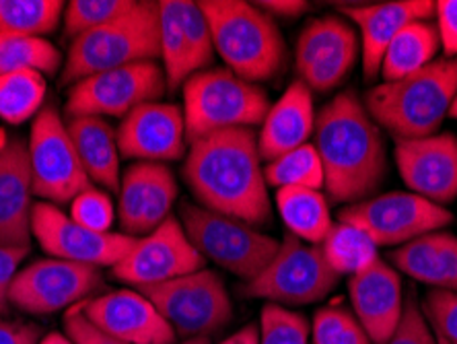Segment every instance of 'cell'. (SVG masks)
<instances>
[{"label":"cell","mask_w":457,"mask_h":344,"mask_svg":"<svg viewBox=\"0 0 457 344\" xmlns=\"http://www.w3.org/2000/svg\"><path fill=\"white\" fill-rule=\"evenodd\" d=\"M312 344H373L365 328L346 307L330 306L315 312Z\"/></svg>","instance_id":"37"},{"label":"cell","mask_w":457,"mask_h":344,"mask_svg":"<svg viewBox=\"0 0 457 344\" xmlns=\"http://www.w3.org/2000/svg\"><path fill=\"white\" fill-rule=\"evenodd\" d=\"M137 0H71L64 9V33L75 39L122 17Z\"/></svg>","instance_id":"36"},{"label":"cell","mask_w":457,"mask_h":344,"mask_svg":"<svg viewBox=\"0 0 457 344\" xmlns=\"http://www.w3.org/2000/svg\"><path fill=\"white\" fill-rule=\"evenodd\" d=\"M436 336V334H435ZM436 340H439V344H447L445 340H443V339H439V336H436Z\"/></svg>","instance_id":"53"},{"label":"cell","mask_w":457,"mask_h":344,"mask_svg":"<svg viewBox=\"0 0 457 344\" xmlns=\"http://www.w3.org/2000/svg\"><path fill=\"white\" fill-rule=\"evenodd\" d=\"M425 314L439 339L457 344V293L431 289L425 299Z\"/></svg>","instance_id":"42"},{"label":"cell","mask_w":457,"mask_h":344,"mask_svg":"<svg viewBox=\"0 0 457 344\" xmlns=\"http://www.w3.org/2000/svg\"><path fill=\"white\" fill-rule=\"evenodd\" d=\"M395 165L416 197L445 206L457 198V138L452 132L398 140Z\"/></svg>","instance_id":"16"},{"label":"cell","mask_w":457,"mask_h":344,"mask_svg":"<svg viewBox=\"0 0 457 344\" xmlns=\"http://www.w3.org/2000/svg\"><path fill=\"white\" fill-rule=\"evenodd\" d=\"M159 29H161V60L167 79V89L176 91L184 87V29L179 21L178 0L159 3Z\"/></svg>","instance_id":"34"},{"label":"cell","mask_w":457,"mask_h":344,"mask_svg":"<svg viewBox=\"0 0 457 344\" xmlns=\"http://www.w3.org/2000/svg\"><path fill=\"white\" fill-rule=\"evenodd\" d=\"M321 252L334 273L354 276L367 271L375 260H379L378 246L367 233L346 222H336L321 241Z\"/></svg>","instance_id":"29"},{"label":"cell","mask_w":457,"mask_h":344,"mask_svg":"<svg viewBox=\"0 0 457 344\" xmlns=\"http://www.w3.org/2000/svg\"><path fill=\"white\" fill-rule=\"evenodd\" d=\"M31 233L52 258L87 266H116L126 258L138 238L126 233L91 231L64 214L52 202H37L31 211Z\"/></svg>","instance_id":"15"},{"label":"cell","mask_w":457,"mask_h":344,"mask_svg":"<svg viewBox=\"0 0 457 344\" xmlns=\"http://www.w3.org/2000/svg\"><path fill=\"white\" fill-rule=\"evenodd\" d=\"M278 213L288 231L301 241L321 246L334 227L330 205L320 190L307 188H280L277 190Z\"/></svg>","instance_id":"26"},{"label":"cell","mask_w":457,"mask_h":344,"mask_svg":"<svg viewBox=\"0 0 457 344\" xmlns=\"http://www.w3.org/2000/svg\"><path fill=\"white\" fill-rule=\"evenodd\" d=\"M342 15H346L361 29V56L365 79L378 77L381 69L383 54L392 39L416 21H431L435 17V3L431 0H394V3H378L365 6H340Z\"/></svg>","instance_id":"20"},{"label":"cell","mask_w":457,"mask_h":344,"mask_svg":"<svg viewBox=\"0 0 457 344\" xmlns=\"http://www.w3.org/2000/svg\"><path fill=\"white\" fill-rule=\"evenodd\" d=\"M198 4L211 25L214 50L228 71L255 85L282 72L287 44L268 13L241 0H203Z\"/></svg>","instance_id":"4"},{"label":"cell","mask_w":457,"mask_h":344,"mask_svg":"<svg viewBox=\"0 0 457 344\" xmlns=\"http://www.w3.org/2000/svg\"><path fill=\"white\" fill-rule=\"evenodd\" d=\"M453 221L445 206L412 192H389L340 208L338 222L367 233L375 246H404Z\"/></svg>","instance_id":"11"},{"label":"cell","mask_w":457,"mask_h":344,"mask_svg":"<svg viewBox=\"0 0 457 344\" xmlns=\"http://www.w3.org/2000/svg\"><path fill=\"white\" fill-rule=\"evenodd\" d=\"M33 194L52 205H71L80 192L93 186L80 164L62 116L54 105H44L33 118L29 143Z\"/></svg>","instance_id":"10"},{"label":"cell","mask_w":457,"mask_h":344,"mask_svg":"<svg viewBox=\"0 0 457 344\" xmlns=\"http://www.w3.org/2000/svg\"><path fill=\"white\" fill-rule=\"evenodd\" d=\"M387 344H439L414 295L404 299V314Z\"/></svg>","instance_id":"43"},{"label":"cell","mask_w":457,"mask_h":344,"mask_svg":"<svg viewBox=\"0 0 457 344\" xmlns=\"http://www.w3.org/2000/svg\"><path fill=\"white\" fill-rule=\"evenodd\" d=\"M60 66L62 54L46 38L0 36V77L21 71H36L44 77H52Z\"/></svg>","instance_id":"31"},{"label":"cell","mask_w":457,"mask_h":344,"mask_svg":"<svg viewBox=\"0 0 457 344\" xmlns=\"http://www.w3.org/2000/svg\"><path fill=\"white\" fill-rule=\"evenodd\" d=\"M99 330L128 344H173L176 332L140 291L105 293L79 303Z\"/></svg>","instance_id":"18"},{"label":"cell","mask_w":457,"mask_h":344,"mask_svg":"<svg viewBox=\"0 0 457 344\" xmlns=\"http://www.w3.org/2000/svg\"><path fill=\"white\" fill-rule=\"evenodd\" d=\"M206 258L187 238L178 217H167L113 266V276L126 285L145 289L203 271Z\"/></svg>","instance_id":"14"},{"label":"cell","mask_w":457,"mask_h":344,"mask_svg":"<svg viewBox=\"0 0 457 344\" xmlns=\"http://www.w3.org/2000/svg\"><path fill=\"white\" fill-rule=\"evenodd\" d=\"M64 334L75 344H128L113 339L104 330H99L87 315L80 306L71 307L64 315Z\"/></svg>","instance_id":"44"},{"label":"cell","mask_w":457,"mask_h":344,"mask_svg":"<svg viewBox=\"0 0 457 344\" xmlns=\"http://www.w3.org/2000/svg\"><path fill=\"white\" fill-rule=\"evenodd\" d=\"M255 6H260L264 13H270V15H278V17H299L309 9V4L303 3V0H264V3H255Z\"/></svg>","instance_id":"48"},{"label":"cell","mask_w":457,"mask_h":344,"mask_svg":"<svg viewBox=\"0 0 457 344\" xmlns=\"http://www.w3.org/2000/svg\"><path fill=\"white\" fill-rule=\"evenodd\" d=\"M181 89L187 143L212 132L262 124L270 110V101L260 85L247 83L228 69L200 71Z\"/></svg>","instance_id":"6"},{"label":"cell","mask_w":457,"mask_h":344,"mask_svg":"<svg viewBox=\"0 0 457 344\" xmlns=\"http://www.w3.org/2000/svg\"><path fill=\"white\" fill-rule=\"evenodd\" d=\"M178 6L181 29H184V79L187 80L192 74L206 71L217 50H214L211 25L200 4L178 0Z\"/></svg>","instance_id":"33"},{"label":"cell","mask_w":457,"mask_h":344,"mask_svg":"<svg viewBox=\"0 0 457 344\" xmlns=\"http://www.w3.org/2000/svg\"><path fill=\"white\" fill-rule=\"evenodd\" d=\"M449 116H452V118H455V120H457V97H455V101H453L452 110H449Z\"/></svg>","instance_id":"52"},{"label":"cell","mask_w":457,"mask_h":344,"mask_svg":"<svg viewBox=\"0 0 457 344\" xmlns=\"http://www.w3.org/2000/svg\"><path fill=\"white\" fill-rule=\"evenodd\" d=\"M441 48L439 31L431 21H416L406 25L387 46L381 60V77L386 83H394L425 69L435 60Z\"/></svg>","instance_id":"25"},{"label":"cell","mask_w":457,"mask_h":344,"mask_svg":"<svg viewBox=\"0 0 457 344\" xmlns=\"http://www.w3.org/2000/svg\"><path fill=\"white\" fill-rule=\"evenodd\" d=\"M154 165L157 164L138 161V164L128 167L122 175V181H120L118 221L122 231L126 235H132V238H138V222L153 181Z\"/></svg>","instance_id":"35"},{"label":"cell","mask_w":457,"mask_h":344,"mask_svg":"<svg viewBox=\"0 0 457 344\" xmlns=\"http://www.w3.org/2000/svg\"><path fill=\"white\" fill-rule=\"evenodd\" d=\"M313 137L328 197L356 205L378 194L387 175L386 140L354 91H342L321 107Z\"/></svg>","instance_id":"2"},{"label":"cell","mask_w":457,"mask_h":344,"mask_svg":"<svg viewBox=\"0 0 457 344\" xmlns=\"http://www.w3.org/2000/svg\"><path fill=\"white\" fill-rule=\"evenodd\" d=\"M395 271L441 291L457 293V238L447 231H431L389 254Z\"/></svg>","instance_id":"23"},{"label":"cell","mask_w":457,"mask_h":344,"mask_svg":"<svg viewBox=\"0 0 457 344\" xmlns=\"http://www.w3.org/2000/svg\"><path fill=\"white\" fill-rule=\"evenodd\" d=\"M42 328L36 323L15 322L0 315V344H39Z\"/></svg>","instance_id":"47"},{"label":"cell","mask_w":457,"mask_h":344,"mask_svg":"<svg viewBox=\"0 0 457 344\" xmlns=\"http://www.w3.org/2000/svg\"><path fill=\"white\" fill-rule=\"evenodd\" d=\"M104 287L102 271L58 258L31 262L19 271L9 291V303L25 314L46 315L79 306Z\"/></svg>","instance_id":"13"},{"label":"cell","mask_w":457,"mask_h":344,"mask_svg":"<svg viewBox=\"0 0 457 344\" xmlns=\"http://www.w3.org/2000/svg\"><path fill=\"white\" fill-rule=\"evenodd\" d=\"M457 97V56L436 58L408 77L373 87L365 107L398 140L433 137Z\"/></svg>","instance_id":"3"},{"label":"cell","mask_w":457,"mask_h":344,"mask_svg":"<svg viewBox=\"0 0 457 344\" xmlns=\"http://www.w3.org/2000/svg\"><path fill=\"white\" fill-rule=\"evenodd\" d=\"M29 254V248H3L0 246V315L9 314V291L15 276L21 271V262Z\"/></svg>","instance_id":"45"},{"label":"cell","mask_w":457,"mask_h":344,"mask_svg":"<svg viewBox=\"0 0 457 344\" xmlns=\"http://www.w3.org/2000/svg\"><path fill=\"white\" fill-rule=\"evenodd\" d=\"M138 291L159 309L176 336L186 340L208 339L233 318V303L223 279L206 268Z\"/></svg>","instance_id":"9"},{"label":"cell","mask_w":457,"mask_h":344,"mask_svg":"<svg viewBox=\"0 0 457 344\" xmlns=\"http://www.w3.org/2000/svg\"><path fill=\"white\" fill-rule=\"evenodd\" d=\"M71 217L91 231L112 233L116 211H113L112 198L104 190L91 186L71 202Z\"/></svg>","instance_id":"41"},{"label":"cell","mask_w":457,"mask_h":344,"mask_svg":"<svg viewBox=\"0 0 457 344\" xmlns=\"http://www.w3.org/2000/svg\"><path fill=\"white\" fill-rule=\"evenodd\" d=\"M39 344H75V342H72L66 334L50 332V334H46L42 340H39Z\"/></svg>","instance_id":"50"},{"label":"cell","mask_w":457,"mask_h":344,"mask_svg":"<svg viewBox=\"0 0 457 344\" xmlns=\"http://www.w3.org/2000/svg\"><path fill=\"white\" fill-rule=\"evenodd\" d=\"M179 221L204 258L245 282L264 271L280 248V241L255 227L192 202L181 205Z\"/></svg>","instance_id":"7"},{"label":"cell","mask_w":457,"mask_h":344,"mask_svg":"<svg viewBox=\"0 0 457 344\" xmlns=\"http://www.w3.org/2000/svg\"><path fill=\"white\" fill-rule=\"evenodd\" d=\"M179 344H211V339H206V336H203V339H190V340H184Z\"/></svg>","instance_id":"51"},{"label":"cell","mask_w":457,"mask_h":344,"mask_svg":"<svg viewBox=\"0 0 457 344\" xmlns=\"http://www.w3.org/2000/svg\"><path fill=\"white\" fill-rule=\"evenodd\" d=\"M266 184L272 188H307L321 190L324 188V165L313 145H303L288 151L282 157L270 161L264 170Z\"/></svg>","instance_id":"32"},{"label":"cell","mask_w":457,"mask_h":344,"mask_svg":"<svg viewBox=\"0 0 457 344\" xmlns=\"http://www.w3.org/2000/svg\"><path fill=\"white\" fill-rule=\"evenodd\" d=\"M436 31L445 52V58L457 56V0H439L435 3Z\"/></svg>","instance_id":"46"},{"label":"cell","mask_w":457,"mask_h":344,"mask_svg":"<svg viewBox=\"0 0 457 344\" xmlns=\"http://www.w3.org/2000/svg\"><path fill=\"white\" fill-rule=\"evenodd\" d=\"M356 320L365 328L373 344H387L404 314V295L398 271L381 258L367 271L351 276L348 281Z\"/></svg>","instance_id":"19"},{"label":"cell","mask_w":457,"mask_h":344,"mask_svg":"<svg viewBox=\"0 0 457 344\" xmlns=\"http://www.w3.org/2000/svg\"><path fill=\"white\" fill-rule=\"evenodd\" d=\"M69 134L87 175L93 184L118 192L122 173H120L118 132L105 118L75 116L69 120Z\"/></svg>","instance_id":"24"},{"label":"cell","mask_w":457,"mask_h":344,"mask_svg":"<svg viewBox=\"0 0 457 344\" xmlns=\"http://www.w3.org/2000/svg\"><path fill=\"white\" fill-rule=\"evenodd\" d=\"M220 344H260V328L253 326V323H247L237 332L228 336Z\"/></svg>","instance_id":"49"},{"label":"cell","mask_w":457,"mask_h":344,"mask_svg":"<svg viewBox=\"0 0 457 344\" xmlns=\"http://www.w3.org/2000/svg\"><path fill=\"white\" fill-rule=\"evenodd\" d=\"M31 167L27 143L0 140V246L29 248L31 239Z\"/></svg>","instance_id":"21"},{"label":"cell","mask_w":457,"mask_h":344,"mask_svg":"<svg viewBox=\"0 0 457 344\" xmlns=\"http://www.w3.org/2000/svg\"><path fill=\"white\" fill-rule=\"evenodd\" d=\"M167 91L163 66L137 63L93 74L71 87L66 112L75 116L126 118L138 105L159 101Z\"/></svg>","instance_id":"12"},{"label":"cell","mask_w":457,"mask_h":344,"mask_svg":"<svg viewBox=\"0 0 457 344\" xmlns=\"http://www.w3.org/2000/svg\"><path fill=\"white\" fill-rule=\"evenodd\" d=\"M313 130L315 110L312 89L299 79L288 85L282 97L268 110L258 134L260 157L270 164L285 153L307 145Z\"/></svg>","instance_id":"22"},{"label":"cell","mask_w":457,"mask_h":344,"mask_svg":"<svg viewBox=\"0 0 457 344\" xmlns=\"http://www.w3.org/2000/svg\"><path fill=\"white\" fill-rule=\"evenodd\" d=\"M161 58L159 3L137 0L122 17L72 39L60 85H77L93 74Z\"/></svg>","instance_id":"5"},{"label":"cell","mask_w":457,"mask_h":344,"mask_svg":"<svg viewBox=\"0 0 457 344\" xmlns=\"http://www.w3.org/2000/svg\"><path fill=\"white\" fill-rule=\"evenodd\" d=\"M62 0H0V36L44 38L64 17Z\"/></svg>","instance_id":"27"},{"label":"cell","mask_w":457,"mask_h":344,"mask_svg":"<svg viewBox=\"0 0 457 344\" xmlns=\"http://www.w3.org/2000/svg\"><path fill=\"white\" fill-rule=\"evenodd\" d=\"M359 44L356 33L351 23L338 17H321L313 19L297 39V48H295V64L297 72L307 71L309 66L318 64L332 54L348 48V46Z\"/></svg>","instance_id":"28"},{"label":"cell","mask_w":457,"mask_h":344,"mask_svg":"<svg viewBox=\"0 0 457 344\" xmlns=\"http://www.w3.org/2000/svg\"><path fill=\"white\" fill-rule=\"evenodd\" d=\"M176 198H178L176 175L171 173V170L165 164H157L154 165L153 181L143 206V214H140L138 235L151 233L153 229H157L167 217H171V206L176 205Z\"/></svg>","instance_id":"39"},{"label":"cell","mask_w":457,"mask_h":344,"mask_svg":"<svg viewBox=\"0 0 457 344\" xmlns=\"http://www.w3.org/2000/svg\"><path fill=\"white\" fill-rule=\"evenodd\" d=\"M260 344H312V326L305 315L266 303L260 314Z\"/></svg>","instance_id":"38"},{"label":"cell","mask_w":457,"mask_h":344,"mask_svg":"<svg viewBox=\"0 0 457 344\" xmlns=\"http://www.w3.org/2000/svg\"><path fill=\"white\" fill-rule=\"evenodd\" d=\"M46 77L36 71L11 72L0 77V120L9 124H23L36 118L44 107Z\"/></svg>","instance_id":"30"},{"label":"cell","mask_w":457,"mask_h":344,"mask_svg":"<svg viewBox=\"0 0 457 344\" xmlns=\"http://www.w3.org/2000/svg\"><path fill=\"white\" fill-rule=\"evenodd\" d=\"M338 282L340 274L326 262L321 246H307L288 233L270 264L244 282L241 295L282 307H299L326 299Z\"/></svg>","instance_id":"8"},{"label":"cell","mask_w":457,"mask_h":344,"mask_svg":"<svg viewBox=\"0 0 457 344\" xmlns=\"http://www.w3.org/2000/svg\"><path fill=\"white\" fill-rule=\"evenodd\" d=\"M181 175L200 206L255 229L270 225V197L252 128L220 130L194 140Z\"/></svg>","instance_id":"1"},{"label":"cell","mask_w":457,"mask_h":344,"mask_svg":"<svg viewBox=\"0 0 457 344\" xmlns=\"http://www.w3.org/2000/svg\"><path fill=\"white\" fill-rule=\"evenodd\" d=\"M120 155L146 164H165L186 157L187 134L184 110L176 104L151 101L138 105L118 128Z\"/></svg>","instance_id":"17"},{"label":"cell","mask_w":457,"mask_h":344,"mask_svg":"<svg viewBox=\"0 0 457 344\" xmlns=\"http://www.w3.org/2000/svg\"><path fill=\"white\" fill-rule=\"evenodd\" d=\"M356 56H359V44L348 46V48L320 60L318 64L309 66L307 71L299 72V77L312 91H332L334 87H338L342 80L348 77V72L353 71Z\"/></svg>","instance_id":"40"}]
</instances>
